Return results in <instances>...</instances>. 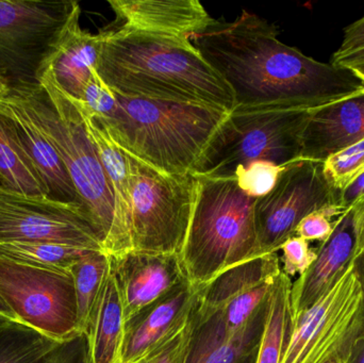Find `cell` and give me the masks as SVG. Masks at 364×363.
Segmentation results:
<instances>
[{
  "label": "cell",
  "mask_w": 364,
  "mask_h": 363,
  "mask_svg": "<svg viewBox=\"0 0 364 363\" xmlns=\"http://www.w3.org/2000/svg\"><path fill=\"white\" fill-rule=\"evenodd\" d=\"M350 210H352L355 239H356L354 254V258H356L357 256L360 255L364 251V195L361 196V197L353 205Z\"/></svg>",
  "instance_id": "cell-37"
},
{
  "label": "cell",
  "mask_w": 364,
  "mask_h": 363,
  "mask_svg": "<svg viewBox=\"0 0 364 363\" xmlns=\"http://www.w3.org/2000/svg\"><path fill=\"white\" fill-rule=\"evenodd\" d=\"M111 271V258L102 251H93L70 269L77 302V319L80 334L85 335L96 302Z\"/></svg>",
  "instance_id": "cell-26"
},
{
  "label": "cell",
  "mask_w": 364,
  "mask_h": 363,
  "mask_svg": "<svg viewBox=\"0 0 364 363\" xmlns=\"http://www.w3.org/2000/svg\"><path fill=\"white\" fill-rule=\"evenodd\" d=\"M78 102L87 134L95 146L114 196V228L105 253L111 258L119 257L127 254L128 228L132 206V180L127 153L112 140L102 121L90 112L80 102Z\"/></svg>",
  "instance_id": "cell-20"
},
{
  "label": "cell",
  "mask_w": 364,
  "mask_h": 363,
  "mask_svg": "<svg viewBox=\"0 0 364 363\" xmlns=\"http://www.w3.org/2000/svg\"><path fill=\"white\" fill-rule=\"evenodd\" d=\"M60 343L19 322L0 323V363H38Z\"/></svg>",
  "instance_id": "cell-28"
},
{
  "label": "cell",
  "mask_w": 364,
  "mask_h": 363,
  "mask_svg": "<svg viewBox=\"0 0 364 363\" xmlns=\"http://www.w3.org/2000/svg\"><path fill=\"white\" fill-rule=\"evenodd\" d=\"M179 334V332H178ZM177 334V335H178ZM176 335V336H177ZM175 336V337H176ZM174 337V338H175ZM173 338V339H174ZM172 339V340H173ZM171 340V341H172ZM170 341V342H171ZM170 342L166 343V345H164V347H159V349L155 350V351L151 352V353L147 354L145 357H143L142 359L138 360V362H134V363H155L157 362L158 358L160 357V356L162 355V353H164V350L166 349V347H168V345H170Z\"/></svg>",
  "instance_id": "cell-43"
},
{
  "label": "cell",
  "mask_w": 364,
  "mask_h": 363,
  "mask_svg": "<svg viewBox=\"0 0 364 363\" xmlns=\"http://www.w3.org/2000/svg\"><path fill=\"white\" fill-rule=\"evenodd\" d=\"M323 173L339 195L364 174V140L355 143L323 162Z\"/></svg>",
  "instance_id": "cell-29"
},
{
  "label": "cell",
  "mask_w": 364,
  "mask_h": 363,
  "mask_svg": "<svg viewBox=\"0 0 364 363\" xmlns=\"http://www.w3.org/2000/svg\"><path fill=\"white\" fill-rule=\"evenodd\" d=\"M4 322H18L17 321L16 317L13 315L11 309L6 306V303L2 300L0 298V323H4ZM21 323V322H19Z\"/></svg>",
  "instance_id": "cell-42"
},
{
  "label": "cell",
  "mask_w": 364,
  "mask_h": 363,
  "mask_svg": "<svg viewBox=\"0 0 364 363\" xmlns=\"http://www.w3.org/2000/svg\"><path fill=\"white\" fill-rule=\"evenodd\" d=\"M96 70L111 91L130 98L197 104L231 113L226 81L190 38L134 30H102Z\"/></svg>",
  "instance_id": "cell-2"
},
{
  "label": "cell",
  "mask_w": 364,
  "mask_h": 363,
  "mask_svg": "<svg viewBox=\"0 0 364 363\" xmlns=\"http://www.w3.org/2000/svg\"><path fill=\"white\" fill-rule=\"evenodd\" d=\"M348 210L339 204L318 209L301 220L295 229L294 236L301 237L308 242L318 241L321 245L324 244L335 232L338 220Z\"/></svg>",
  "instance_id": "cell-31"
},
{
  "label": "cell",
  "mask_w": 364,
  "mask_h": 363,
  "mask_svg": "<svg viewBox=\"0 0 364 363\" xmlns=\"http://www.w3.org/2000/svg\"><path fill=\"white\" fill-rule=\"evenodd\" d=\"M284 168L272 162H252L246 166H237L235 178L244 193L250 197L260 198L275 188Z\"/></svg>",
  "instance_id": "cell-30"
},
{
  "label": "cell",
  "mask_w": 364,
  "mask_h": 363,
  "mask_svg": "<svg viewBox=\"0 0 364 363\" xmlns=\"http://www.w3.org/2000/svg\"><path fill=\"white\" fill-rule=\"evenodd\" d=\"M258 347L252 353H250V355L246 356L244 359H242L239 363H256L257 359V353H258Z\"/></svg>",
  "instance_id": "cell-45"
},
{
  "label": "cell",
  "mask_w": 364,
  "mask_h": 363,
  "mask_svg": "<svg viewBox=\"0 0 364 363\" xmlns=\"http://www.w3.org/2000/svg\"><path fill=\"white\" fill-rule=\"evenodd\" d=\"M348 363H364V330L355 340L348 353Z\"/></svg>",
  "instance_id": "cell-40"
},
{
  "label": "cell",
  "mask_w": 364,
  "mask_h": 363,
  "mask_svg": "<svg viewBox=\"0 0 364 363\" xmlns=\"http://www.w3.org/2000/svg\"><path fill=\"white\" fill-rule=\"evenodd\" d=\"M115 97L114 111L96 117L125 153L168 174H193L230 114L197 104Z\"/></svg>",
  "instance_id": "cell-3"
},
{
  "label": "cell",
  "mask_w": 364,
  "mask_h": 363,
  "mask_svg": "<svg viewBox=\"0 0 364 363\" xmlns=\"http://www.w3.org/2000/svg\"><path fill=\"white\" fill-rule=\"evenodd\" d=\"M292 279L280 273L272 288L264 330L256 363H280L292 328L291 319Z\"/></svg>",
  "instance_id": "cell-25"
},
{
  "label": "cell",
  "mask_w": 364,
  "mask_h": 363,
  "mask_svg": "<svg viewBox=\"0 0 364 363\" xmlns=\"http://www.w3.org/2000/svg\"><path fill=\"white\" fill-rule=\"evenodd\" d=\"M279 251H282V272L291 279L303 275L318 257V249H311L308 241L297 236L289 238Z\"/></svg>",
  "instance_id": "cell-32"
},
{
  "label": "cell",
  "mask_w": 364,
  "mask_h": 363,
  "mask_svg": "<svg viewBox=\"0 0 364 363\" xmlns=\"http://www.w3.org/2000/svg\"><path fill=\"white\" fill-rule=\"evenodd\" d=\"M364 140V92L312 110L303 134L301 160L324 162Z\"/></svg>",
  "instance_id": "cell-19"
},
{
  "label": "cell",
  "mask_w": 364,
  "mask_h": 363,
  "mask_svg": "<svg viewBox=\"0 0 364 363\" xmlns=\"http://www.w3.org/2000/svg\"><path fill=\"white\" fill-rule=\"evenodd\" d=\"M12 92L61 158L105 251L114 228V196L87 134L79 102L45 72L41 74L40 87Z\"/></svg>",
  "instance_id": "cell-5"
},
{
  "label": "cell",
  "mask_w": 364,
  "mask_h": 363,
  "mask_svg": "<svg viewBox=\"0 0 364 363\" xmlns=\"http://www.w3.org/2000/svg\"><path fill=\"white\" fill-rule=\"evenodd\" d=\"M80 102L90 112L100 117H107L117 107L115 94L102 81L97 70H94L91 78L87 81Z\"/></svg>",
  "instance_id": "cell-33"
},
{
  "label": "cell",
  "mask_w": 364,
  "mask_h": 363,
  "mask_svg": "<svg viewBox=\"0 0 364 363\" xmlns=\"http://www.w3.org/2000/svg\"><path fill=\"white\" fill-rule=\"evenodd\" d=\"M94 249L51 242L0 243V256L44 270L70 273L77 261Z\"/></svg>",
  "instance_id": "cell-27"
},
{
  "label": "cell",
  "mask_w": 364,
  "mask_h": 363,
  "mask_svg": "<svg viewBox=\"0 0 364 363\" xmlns=\"http://www.w3.org/2000/svg\"><path fill=\"white\" fill-rule=\"evenodd\" d=\"M312 110H233L216 132L193 175L235 178L237 166L267 161L287 166L301 160L303 134Z\"/></svg>",
  "instance_id": "cell-6"
},
{
  "label": "cell",
  "mask_w": 364,
  "mask_h": 363,
  "mask_svg": "<svg viewBox=\"0 0 364 363\" xmlns=\"http://www.w3.org/2000/svg\"><path fill=\"white\" fill-rule=\"evenodd\" d=\"M364 330V294L353 264L337 285L292 322L280 363H326L348 356Z\"/></svg>",
  "instance_id": "cell-9"
},
{
  "label": "cell",
  "mask_w": 364,
  "mask_h": 363,
  "mask_svg": "<svg viewBox=\"0 0 364 363\" xmlns=\"http://www.w3.org/2000/svg\"><path fill=\"white\" fill-rule=\"evenodd\" d=\"M348 70H352L364 82V65L354 66Z\"/></svg>",
  "instance_id": "cell-46"
},
{
  "label": "cell",
  "mask_w": 364,
  "mask_h": 363,
  "mask_svg": "<svg viewBox=\"0 0 364 363\" xmlns=\"http://www.w3.org/2000/svg\"><path fill=\"white\" fill-rule=\"evenodd\" d=\"M11 92H12V89H11L10 83L0 74V102H4L10 96Z\"/></svg>",
  "instance_id": "cell-44"
},
{
  "label": "cell",
  "mask_w": 364,
  "mask_h": 363,
  "mask_svg": "<svg viewBox=\"0 0 364 363\" xmlns=\"http://www.w3.org/2000/svg\"><path fill=\"white\" fill-rule=\"evenodd\" d=\"M51 242L102 251L81 207L0 190V243Z\"/></svg>",
  "instance_id": "cell-12"
},
{
  "label": "cell",
  "mask_w": 364,
  "mask_h": 363,
  "mask_svg": "<svg viewBox=\"0 0 364 363\" xmlns=\"http://www.w3.org/2000/svg\"><path fill=\"white\" fill-rule=\"evenodd\" d=\"M0 190L31 196L47 191L21 142L14 121L0 112Z\"/></svg>",
  "instance_id": "cell-24"
},
{
  "label": "cell",
  "mask_w": 364,
  "mask_h": 363,
  "mask_svg": "<svg viewBox=\"0 0 364 363\" xmlns=\"http://www.w3.org/2000/svg\"><path fill=\"white\" fill-rule=\"evenodd\" d=\"M111 266L126 323L188 281L179 255L127 253L111 258Z\"/></svg>",
  "instance_id": "cell-14"
},
{
  "label": "cell",
  "mask_w": 364,
  "mask_h": 363,
  "mask_svg": "<svg viewBox=\"0 0 364 363\" xmlns=\"http://www.w3.org/2000/svg\"><path fill=\"white\" fill-rule=\"evenodd\" d=\"M193 327H194V311L186 326L171 341L170 345L166 347L162 355L155 363H183L188 345H190L191 337H192Z\"/></svg>",
  "instance_id": "cell-35"
},
{
  "label": "cell",
  "mask_w": 364,
  "mask_h": 363,
  "mask_svg": "<svg viewBox=\"0 0 364 363\" xmlns=\"http://www.w3.org/2000/svg\"><path fill=\"white\" fill-rule=\"evenodd\" d=\"M355 239L352 210L338 220L335 232L327 242L318 249V257L291 288V319L301 313L326 296L346 274L354 259Z\"/></svg>",
  "instance_id": "cell-17"
},
{
  "label": "cell",
  "mask_w": 364,
  "mask_h": 363,
  "mask_svg": "<svg viewBox=\"0 0 364 363\" xmlns=\"http://www.w3.org/2000/svg\"><path fill=\"white\" fill-rule=\"evenodd\" d=\"M127 157L132 193L127 253L181 255L196 198V177L168 174Z\"/></svg>",
  "instance_id": "cell-7"
},
{
  "label": "cell",
  "mask_w": 364,
  "mask_h": 363,
  "mask_svg": "<svg viewBox=\"0 0 364 363\" xmlns=\"http://www.w3.org/2000/svg\"><path fill=\"white\" fill-rule=\"evenodd\" d=\"M38 363H90L87 336L80 334L63 341Z\"/></svg>",
  "instance_id": "cell-34"
},
{
  "label": "cell",
  "mask_w": 364,
  "mask_h": 363,
  "mask_svg": "<svg viewBox=\"0 0 364 363\" xmlns=\"http://www.w3.org/2000/svg\"><path fill=\"white\" fill-rule=\"evenodd\" d=\"M117 29L190 38L215 19L198 0H110Z\"/></svg>",
  "instance_id": "cell-16"
},
{
  "label": "cell",
  "mask_w": 364,
  "mask_h": 363,
  "mask_svg": "<svg viewBox=\"0 0 364 363\" xmlns=\"http://www.w3.org/2000/svg\"><path fill=\"white\" fill-rule=\"evenodd\" d=\"M125 332L123 305L111 266L85 334L90 363H122Z\"/></svg>",
  "instance_id": "cell-23"
},
{
  "label": "cell",
  "mask_w": 364,
  "mask_h": 363,
  "mask_svg": "<svg viewBox=\"0 0 364 363\" xmlns=\"http://www.w3.org/2000/svg\"><path fill=\"white\" fill-rule=\"evenodd\" d=\"M197 178L196 198L181 258L188 283L201 289L258 257L255 204L237 179Z\"/></svg>",
  "instance_id": "cell-4"
},
{
  "label": "cell",
  "mask_w": 364,
  "mask_h": 363,
  "mask_svg": "<svg viewBox=\"0 0 364 363\" xmlns=\"http://www.w3.org/2000/svg\"><path fill=\"white\" fill-rule=\"evenodd\" d=\"M201 289L186 281L170 296L126 323L122 363L138 362L170 342L190 320Z\"/></svg>",
  "instance_id": "cell-15"
},
{
  "label": "cell",
  "mask_w": 364,
  "mask_h": 363,
  "mask_svg": "<svg viewBox=\"0 0 364 363\" xmlns=\"http://www.w3.org/2000/svg\"><path fill=\"white\" fill-rule=\"evenodd\" d=\"M190 40L230 87L233 110H316L364 92L352 70L284 44L275 26L246 11Z\"/></svg>",
  "instance_id": "cell-1"
},
{
  "label": "cell",
  "mask_w": 364,
  "mask_h": 363,
  "mask_svg": "<svg viewBox=\"0 0 364 363\" xmlns=\"http://www.w3.org/2000/svg\"><path fill=\"white\" fill-rule=\"evenodd\" d=\"M269 298L250 321L233 334L227 332L218 315L203 317L197 315L195 307L194 327L183 363H239L252 353L262 338Z\"/></svg>",
  "instance_id": "cell-18"
},
{
  "label": "cell",
  "mask_w": 364,
  "mask_h": 363,
  "mask_svg": "<svg viewBox=\"0 0 364 363\" xmlns=\"http://www.w3.org/2000/svg\"><path fill=\"white\" fill-rule=\"evenodd\" d=\"M0 298L17 321L58 342L80 335L70 273L44 270L0 256Z\"/></svg>",
  "instance_id": "cell-10"
},
{
  "label": "cell",
  "mask_w": 364,
  "mask_h": 363,
  "mask_svg": "<svg viewBox=\"0 0 364 363\" xmlns=\"http://www.w3.org/2000/svg\"><path fill=\"white\" fill-rule=\"evenodd\" d=\"M364 47V16L344 29L343 40L333 57L346 55Z\"/></svg>",
  "instance_id": "cell-36"
},
{
  "label": "cell",
  "mask_w": 364,
  "mask_h": 363,
  "mask_svg": "<svg viewBox=\"0 0 364 363\" xmlns=\"http://www.w3.org/2000/svg\"><path fill=\"white\" fill-rule=\"evenodd\" d=\"M0 112L14 121L21 142L46 188L47 197L65 204L77 205L82 208L61 158L40 131L14 92H11L10 96L4 102H0Z\"/></svg>",
  "instance_id": "cell-22"
},
{
  "label": "cell",
  "mask_w": 364,
  "mask_h": 363,
  "mask_svg": "<svg viewBox=\"0 0 364 363\" xmlns=\"http://www.w3.org/2000/svg\"><path fill=\"white\" fill-rule=\"evenodd\" d=\"M326 363H348V356H340V357L333 358Z\"/></svg>",
  "instance_id": "cell-47"
},
{
  "label": "cell",
  "mask_w": 364,
  "mask_h": 363,
  "mask_svg": "<svg viewBox=\"0 0 364 363\" xmlns=\"http://www.w3.org/2000/svg\"><path fill=\"white\" fill-rule=\"evenodd\" d=\"M333 204H339V195L325 178L323 162L299 160L284 166L275 188L255 204L258 257L278 253L301 220Z\"/></svg>",
  "instance_id": "cell-11"
},
{
  "label": "cell",
  "mask_w": 364,
  "mask_h": 363,
  "mask_svg": "<svg viewBox=\"0 0 364 363\" xmlns=\"http://www.w3.org/2000/svg\"><path fill=\"white\" fill-rule=\"evenodd\" d=\"M364 195V174L359 177L352 185L348 188L346 191L340 194L339 204L344 209L348 210L352 208L353 205Z\"/></svg>",
  "instance_id": "cell-38"
},
{
  "label": "cell",
  "mask_w": 364,
  "mask_h": 363,
  "mask_svg": "<svg viewBox=\"0 0 364 363\" xmlns=\"http://www.w3.org/2000/svg\"><path fill=\"white\" fill-rule=\"evenodd\" d=\"M352 264L355 275H356L357 279H358L359 283H360V287L364 294V251L360 255L354 258Z\"/></svg>",
  "instance_id": "cell-41"
},
{
  "label": "cell",
  "mask_w": 364,
  "mask_h": 363,
  "mask_svg": "<svg viewBox=\"0 0 364 363\" xmlns=\"http://www.w3.org/2000/svg\"><path fill=\"white\" fill-rule=\"evenodd\" d=\"M331 63L333 65L343 66L346 68L364 65V47L339 57H331Z\"/></svg>",
  "instance_id": "cell-39"
},
{
  "label": "cell",
  "mask_w": 364,
  "mask_h": 363,
  "mask_svg": "<svg viewBox=\"0 0 364 363\" xmlns=\"http://www.w3.org/2000/svg\"><path fill=\"white\" fill-rule=\"evenodd\" d=\"M280 273L278 253L235 266L201 289L196 313L218 315L227 332L233 334L245 326L267 302Z\"/></svg>",
  "instance_id": "cell-13"
},
{
  "label": "cell",
  "mask_w": 364,
  "mask_h": 363,
  "mask_svg": "<svg viewBox=\"0 0 364 363\" xmlns=\"http://www.w3.org/2000/svg\"><path fill=\"white\" fill-rule=\"evenodd\" d=\"M81 12L77 13L43 65L42 72L50 75L62 91L80 100L87 81L96 70L100 58V33L81 29ZM41 76V75H40Z\"/></svg>",
  "instance_id": "cell-21"
},
{
  "label": "cell",
  "mask_w": 364,
  "mask_h": 363,
  "mask_svg": "<svg viewBox=\"0 0 364 363\" xmlns=\"http://www.w3.org/2000/svg\"><path fill=\"white\" fill-rule=\"evenodd\" d=\"M79 12L73 0H0V74L12 91L40 87L45 61Z\"/></svg>",
  "instance_id": "cell-8"
}]
</instances>
